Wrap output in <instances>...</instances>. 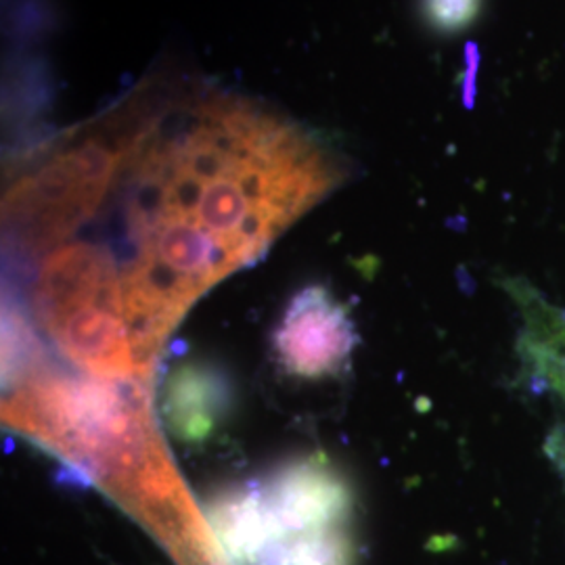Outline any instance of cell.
Wrapping results in <instances>:
<instances>
[{"mask_svg":"<svg viewBox=\"0 0 565 565\" xmlns=\"http://www.w3.org/2000/svg\"><path fill=\"white\" fill-rule=\"evenodd\" d=\"M319 132L212 82L156 78L21 163L11 264L67 252L120 291L142 371L210 287L343 181Z\"/></svg>","mask_w":565,"mask_h":565,"instance_id":"cell-1","label":"cell"},{"mask_svg":"<svg viewBox=\"0 0 565 565\" xmlns=\"http://www.w3.org/2000/svg\"><path fill=\"white\" fill-rule=\"evenodd\" d=\"M39 348L4 369L9 384L21 382L4 403L7 424L103 488L168 553L191 545L202 532L203 509L163 448L145 385L42 369Z\"/></svg>","mask_w":565,"mask_h":565,"instance_id":"cell-2","label":"cell"},{"mask_svg":"<svg viewBox=\"0 0 565 565\" xmlns=\"http://www.w3.org/2000/svg\"><path fill=\"white\" fill-rule=\"evenodd\" d=\"M503 287L520 312L515 348L527 380L565 404V308L524 279H507Z\"/></svg>","mask_w":565,"mask_h":565,"instance_id":"cell-5","label":"cell"},{"mask_svg":"<svg viewBox=\"0 0 565 565\" xmlns=\"http://www.w3.org/2000/svg\"><path fill=\"white\" fill-rule=\"evenodd\" d=\"M484 0H422V15L434 32L459 34L478 21Z\"/></svg>","mask_w":565,"mask_h":565,"instance_id":"cell-7","label":"cell"},{"mask_svg":"<svg viewBox=\"0 0 565 565\" xmlns=\"http://www.w3.org/2000/svg\"><path fill=\"white\" fill-rule=\"evenodd\" d=\"M356 342L345 306L329 289L312 285L285 310L275 333V352L289 375L323 380L343 371Z\"/></svg>","mask_w":565,"mask_h":565,"instance_id":"cell-4","label":"cell"},{"mask_svg":"<svg viewBox=\"0 0 565 565\" xmlns=\"http://www.w3.org/2000/svg\"><path fill=\"white\" fill-rule=\"evenodd\" d=\"M226 565H354V497L324 457L224 488L203 509Z\"/></svg>","mask_w":565,"mask_h":565,"instance_id":"cell-3","label":"cell"},{"mask_svg":"<svg viewBox=\"0 0 565 565\" xmlns=\"http://www.w3.org/2000/svg\"><path fill=\"white\" fill-rule=\"evenodd\" d=\"M228 384L223 371L203 363L174 369L163 384L160 417L168 431L184 445H198L223 424Z\"/></svg>","mask_w":565,"mask_h":565,"instance_id":"cell-6","label":"cell"}]
</instances>
